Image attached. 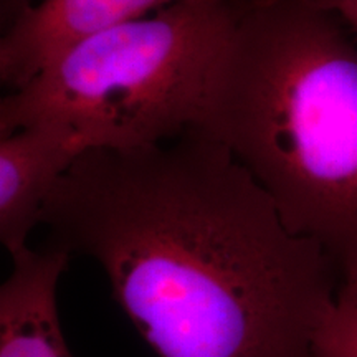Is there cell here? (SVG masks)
<instances>
[{
    "label": "cell",
    "mask_w": 357,
    "mask_h": 357,
    "mask_svg": "<svg viewBox=\"0 0 357 357\" xmlns=\"http://www.w3.org/2000/svg\"><path fill=\"white\" fill-rule=\"evenodd\" d=\"M70 253L55 243L12 257L0 289V357H75L68 349L56 289Z\"/></svg>",
    "instance_id": "6"
},
{
    "label": "cell",
    "mask_w": 357,
    "mask_h": 357,
    "mask_svg": "<svg viewBox=\"0 0 357 357\" xmlns=\"http://www.w3.org/2000/svg\"><path fill=\"white\" fill-rule=\"evenodd\" d=\"M82 154L70 134L47 124L0 136V240L8 255L29 248L52 192Z\"/></svg>",
    "instance_id": "5"
},
{
    "label": "cell",
    "mask_w": 357,
    "mask_h": 357,
    "mask_svg": "<svg viewBox=\"0 0 357 357\" xmlns=\"http://www.w3.org/2000/svg\"><path fill=\"white\" fill-rule=\"evenodd\" d=\"M236 0H177L79 40L0 101V136L47 124L83 153L166 142L199 126Z\"/></svg>",
    "instance_id": "3"
},
{
    "label": "cell",
    "mask_w": 357,
    "mask_h": 357,
    "mask_svg": "<svg viewBox=\"0 0 357 357\" xmlns=\"http://www.w3.org/2000/svg\"><path fill=\"white\" fill-rule=\"evenodd\" d=\"M319 2L336 12L357 35V0H319Z\"/></svg>",
    "instance_id": "8"
},
{
    "label": "cell",
    "mask_w": 357,
    "mask_h": 357,
    "mask_svg": "<svg viewBox=\"0 0 357 357\" xmlns=\"http://www.w3.org/2000/svg\"><path fill=\"white\" fill-rule=\"evenodd\" d=\"M3 2V8H7L8 12H12V15L15 17L17 13L24 10L25 7L32 6L33 0H2Z\"/></svg>",
    "instance_id": "9"
},
{
    "label": "cell",
    "mask_w": 357,
    "mask_h": 357,
    "mask_svg": "<svg viewBox=\"0 0 357 357\" xmlns=\"http://www.w3.org/2000/svg\"><path fill=\"white\" fill-rule=\"evenodd\" d=\"M314 357H357V275L342 280L316 333Z\"/></svg>",
    "instance_id": "7"
},
{
    "label": "cell",
    "mask_w": 357,
    "mask_h": 357,
    "mask_svg": "<svg viewBox=\"0 0 357 357\" xmlns=\"http://www.w3.org/2000/svg\"><path fill=\"white\" fill-rule=\"evenodd\" d=\"M199 131L342 280L357 275V35L319 0H236Z\"/></svg>",
    "instance_id": "2"
},
{
    "label": "cell",
    "mask_w": 357,
    "mask_h": 357,
    "mask_svg": "<svg viewBox=\"0 0 357 357\" xmlns=\"http://www.w3.org/2000/svg\"><path fill=\"white\" fill-rule=\"evenodd\" d=\"M50 243L93 258L159 357H314L342 276L222 142L89 149L45 205Z\"/></svg>",
    "instance_id": "1"
},
{
    "label": "cell",
    "mask_w": 357,
    "mask_h": 357,
    "mask_svg": "<svg viewBox=\"0 0 357 357\" xmlns=\"http://www.w3.org/2000/svg\"><path fill=\"white\" fill-rule=\"evenodd\" d=\"M177 0H40L25 7L0 42V79L17 89L53 58L102 30L139 20Z\"/></svg>",
    "instance_id": "4"
}]
</instances>
